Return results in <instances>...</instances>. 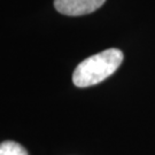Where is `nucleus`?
<instances>
[{"mask_svg": "<svg viewBox=\"0 0 155 155\" xmlns=\"http://www.w3.org/2000/svg\"><path fill=\"white\" fill-rule=\"evenodd\" d=\"M123 61L122 51L109 48L90 56L75 69L72 82L78 87H87L101 83L118 69Z\"/></svg>", "mask_w": 155, "mask_h": 155, "instance_id": "f257e3e1", "label": "nucleus"}, {"mask_svg": "<svg viewBox=\"0 0 155 155\" xmlns=\"http://www.w3.org/2000/svg\"><path fill=\"white\" fill-rule=\"evenodd\" d=\"M106 0H54V7L59 13L68 16H81L97 11Z\"/></svg>", "mask_w": 155, "mask_h": 155, "instance_id": "f03ea898", "label": "nucleus"}, {"mask_svg": "<svg viewBox=\"0 0 155 155\" xmlns=\"http://www.w3.org/2000/svg\"><path fill=\"white\" fill-rule=\"evenodd\" d=\"M0 155H28V152L18 143L6 140L0 144Z\"/></svg>", "mask_w": 155, "mask_h": 155, "instance_id": "7ed1b4c3", "label": "nucleus"}]
</instances>
